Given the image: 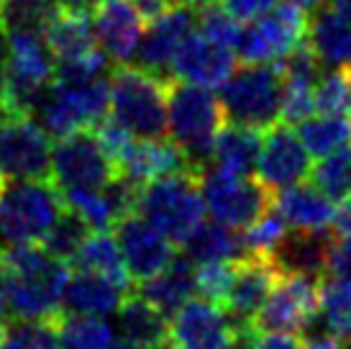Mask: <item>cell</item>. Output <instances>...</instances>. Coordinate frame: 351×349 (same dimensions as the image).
Masks as SVG:
<instances>
[{"label":"cell","mask_w":351,"mask_h":349,"mask_svg":"<svg viewBox=\"0 0 351 349\" xmlns=\"http://www.w3.org/2000/svg\"><path fill=\"white\" fill-rule=\"evenodd\" d=\"M110 232L116 236L121 254H123L126 267L134 280H149L175 260V244L169 242L162 232H156L154 226L144 216H138L136 211L118 218Z\"/></svg>","instance_id":"5bb4252c"},{"label":"cell","mask_w":351,"mask_h":349,"mask_svg":"<svg viewBox=\"0 0 351 349\" xmlns=\"http://www.w3.org/2000/svg\"><path fill=\"white\" fill-rule=\"evenodd\" d=\"M195 29L236 52V41L241 34V21H236L231 13H226L218 5V0H205L203 5L195 8Z\"/></svg>","instance_id":"74e56055"},{"label":"cell","mask_w":351,"mask_h":349,"mask_svg":"<svg viewBox=\"0 0 351 349\" xmlns=\"http://www.w3.org/2000/svg\"><path fill=\"white\" fill-rule=\"evenodd\" d=\"M252 349H302V337L293 331H262L252 334Z\"/></svg>","instance_id":"7bdbcfd3"},{"label":"cell","mask_w":351,"mask_h":349,"mask_svg":"<svg viewBox=\"0 0 351 349\" xmlns=\"http://www.w3.org/2000/svg\"><path fill=\"white\" fill-rule=\"evenodd\" d=\"M116 321L123 339L134 341L141 349H154L167 341V316L138 293L128 291L123 295V301L116 308Z\"/></svg>","instance_id":"4316f807"},{"label":"cell","mask_w":351,"mask_h":349,"mask_svg":"<svg viewBox=\"0 0 351 349\" xmlns=\"http://www.w3.org/2000/svg\"><path fill=\"white\" fill-rule=\"evenodd\" d=\"M343 344L333 334H318L311 341H302V349H341Z\"/></svg>","instance_id":"bcb514c9"},{"label":"cell","mask_w":351,"mask_h":349,"mask_svg":"<svg viewBox=\"0 0 351 349\" xmlns=\"http://www.w3.org/2000/svg\"><path fill=\"white\" fill-rule=\"evenodd\" d=\"M241 334L223 306L208 298H187L172 313L167 337L177 349H223Z\"/></svg>","instance_id":"4fadbf2b"},{"label":"cell","mask_w":351,"mask_h":349,"mask_svg":"<svg viewBox=\"0 0 351 349\" xmlns=\"http://www.w3.org/2000/svg\"><path fill=\"white\" fill-rule=\"evenodd\" d=\"M54 10V0H0V36L10 31H41Z\"/></svg>","instance_id":"e575fe53"},{"label":"cell","mask_w":351,"mask_h":349,"mask_svg":"<svg viewBox=\"0 0 351 349\" xmlns=\"http://www.w3.org/2000/svg\"><path fill=\"white\" fill-rule=\"evenodd\" d=\"M349 69V87H351V67H346ZM349 116H351V98H349Z\"/></svg>","instance_id":"11a10c76"},{"label":"cell","mask_w":351,"mask_h":349,"mask_svg":"<svg viewBox=\"0 0 351 349\" xmlns=\"http://www.w3.org/2000/svg\"><path fill=\"white\" fill-rule=\"evenodd\" d=\"M200 190L210 216L236 232H244L274 208V190L259 177L226 172L213 165L200 167Z\"/></svg>","instance_id":"52a82bcc"},{"label":"cell","mask_w":351,"mask_h":349,"mask_svg":"<svg viewBox=\"0 0 351 349\" xmlns=\"http://www.w3.org/2000/svg\"><path fill=\"white\" fill-rule=\"evenodd\" d=\"M134 10L138 13V19L144 21V26H147L149 21H154L156 16H162L167 8H169V3L167 0H128Z\"/></svg>","instance_id":"f6af8a7d"},{"label":"cell","mask_w":351,"mask_h":349,"mask_svg":"<svg viewBox=\"0 0 351 349\" xmlns=\"http://www.w3.org/2000/svg\"><path fill=\"white\" fill-rule=\"evenodd\" d=\"M326 275L351 278V236H339V234H336L331 254H328V267H326Z\"/></svg>","instance_id":"b9f144b4"},{"label":"cell","mask_w":351,"mask_h":349,"mask_svg":"<svg viewBox=\"0 0 351 349\" xmlns=\"http://www.w3.org/2000/svg\"><path fill=\"white\" fill-rule=\"evenodd\" d=\"M0 188H3V180H0Z\"/></svg>","instance_id":"6f0895ef"},{"label":"cell","mask_w":351,"mask_h":349,"mask_svg":"<svg viewBox=\"0 0 351 349\" xmlns=\"http://www.w3.org/2000/svg\"><path fill=\"white\" fill-rule=\"evenodd\" d=\"M51 139L34 116L0 113V180L49 177Z\"/></svg>","instance_id":"8fae6325"},{"label":"cell","mask_w":351,"mask_h":349,"mask_svg":"<svg viewBox=\"0 0 351 349\" xmlns=\"http://www.w3.org/2000/svg\"><path fill=\"white\" fill-rule=\"evenodd\" d=\"M313 98L318 113H349V69L331 67L328 72H321L315 80Z\"/></svg>","instance_id":"8d00e7d4"},{"label":"cell","mask_w":351,"mask_h":349,"mask_svg":"<svg viewBox=\"0 0 351 349\" xmlns=\"http://www.w3.org/2000/svg\"><path fill=\"white\" fill-rule=\"evenodd\" d=\"M223 349H252V331H241L231 344H226Z\"/></svg>","instance_id":"681fc988"},{"label":"cell","mask_w":351,"mask_h":349,"mask_svg":"<svg viewBox=\"0 0 351 349\" xmlns=\"http://www.w3.org/2000/svg\"><path fill=\"white\" fill-rule=\"evenodd\" d=\"M62 211L64 195L51 180H8L0 188V239L41 244Z\"/></svg>","instance_id":"5b68a950"},{"label":"cell","mask_w":351,"mask_h":349,"mask_svg":"<svg viewBox=\"0 0 351 349\" xmlns=\"http://www.w3.org/2000/svg\"><path fill=\"white\" fill-rule=\"evenodd\" d=\"M108 103H110L108 78H95L80 85L51 82L41 98L36 113L44 131L54 139H62L72 131L93 128L95 124H100L108 116Z\"/></svg>","instance_id":"ba28073f"},{"label":"cell","mask_w":351,"mask_h":349,"mask_svg":"<svg viewBox=\"0 0 351 349\" xmlns=\"http://www.w3.org/2000/svg\"><path fill=\"white\" fill-rule=\"evenodd\" d=\"M234 262L236 260H215L195 264L193 278H195V293H200V298L223 306L234 280Z\"/></svg>","instance_id":"f35d334b"},{"label":"cell","mask_w":351,"mask_h":349,"mask_svg":"<svg viewBox=\"0 0 351 349\" xmlns=\"http://www.w3.org/2000/svg\"><path fill=\"white\" fill-rule=\"evenodd\" d=\"M302 146L311 157H323L351 144V116L349 113H321L308 116L295 124Z\"/></svg>","instance_id":"4dcf8cb0"},{"label":"cell","mask_w":351,"mask_h":349,"mask_svg":"<svg viewBox=\"0 0 351 349\" xmlns=\"http://www.w3.org/2000/svg\"><path fill=\"white\" fill-rule=\"evenodd\" d=\"M336 234L331 229H290L274 247V262L285 272H305L323 278Z\"/></svg>","instance_id":"ffe728a7"},{"label":"cell","mask_w":351,"mask_h":349,"mask_svg":"<svg viewBox=\"0 0 351 349\" xmlns=\"http://www.w3.org/2000/svg\"><path fill=\"white\" fill-rule=\"evenodd\" d=\"M59 349H108L113 329L98 316H72L62 313L57 319Z\"/></svg>","instance_id":"d6a6232c"},{"label":"cell","mask_w":351,"mask_h":349,"mask_svg":"<svg viewBox=\"0 0 351 349\" xmlns=\"http://www.w3.org/2000/svg\"><path fill=\"white\" fill-rule=\"evenodd\" d=\"M287 3H293L298 8H302L305 13H313L315 8H321L323 3H328V0H287Z\"/></svg>","instance_id":"f907efd6"},{"label":"cell","mask_w":351,"mask_h":349,"mask_svg":"<svg viewBox=\"0 0 351 349\" xmlns=\"http://www.w3.org/2000/svg\"><path fill=\"white\" fill-rule=\"evenodd\" d=\"M274 208L290 229H328L336 211L331 198H326L313 183H295L274 190Z\"/></svg>","instance_id":"d4e9b609"},{"label":"cell","mask_w":351,"mask_h":349,"mask_svg":"<svg viewBox=\"0 0 351 349\" xmlns=\"http://www.w3.org/2000/svg\"><path fill=\"white\" fill-rule=\"evenodd\" d=\"M244 232L246 234H241V239H244L246 254H272L277 242L287 232V223L282 221V216L277 214V208H272L262 218H256L252 226H246Z\"/></svg>","instance_id":"ab89813d"},{"label":"cell","mask_w":351,"mask_h":349,"mask_svg":"<svg viewBox=\"0 0 351 349\" xmlns=\"http://www.w3.org/2000/svg\"><path fill=\"white\" fill-rule=\"evenodd\" d=\"M259 146H262V131L259 128L226 121L218 136H215L208 165L234 174H249L256 167Z\"/></svg>","instance_id":"f1b7e54d"},{"label":"cell","mask_w":351,"mask_h":349,"mask_svg":"<svg viewBox=\"0 0 351 349\" xmlns=\"http://www.w3.org/2000/svg\"><path fill=\"white\" fill-rule=\"evenodd\" d=\"M280 0H218V5L231 13L236 21H254L256 16L274 8Z\"/></svg>","instance_id":"60d3db41"},{"label":"cell","mask_w":351,"mask_h":349,"mask_svg":"<svg viewBox=\"0 0 351 349\" xmlns=\"http://www.w3.org/2000/svg\"><path fill=\"white\" fill-rule=\"evenodd\" d=\"M136 214L144 216L175 247H182L208 214L200 190V170L185 167L141 185Z\"/></svg>","instance_id":"7a4b0ae2"},{"label":"cell","mask_w":351,"mask_h":349,"mask_svg":"<svg viewBox=\"0 0 351 349\" xmlns=\"http://www.w3.org/2000/svg\"><path fill=\"white\" fill-rule=\"evenodd\" d=\"M182 254L193 264L215 260H239L244 257V239L236 229H228L223 223H200L195 232L182 244Z\"/></svg>","instance_id":"f546056e"},{"label":"cell","mask_w":351,"mask_h":349,"mask_svg":"<svg viewBox=\"0 0 351 349\" xmlns=\"http://www.w3.org/2000/svg\"><path fill=\"white\" fill-rule=\"evenodd\" d=\"M41 34H44V41H47V47L57 62L82 57L93 49H100L95 41L90 13L57 8L41 26Z\"/></svg>","instance_id":"484cf974"},{"label":"cell","mask_w":351,"mask_h":349,"mask_svg":"<svg viewBox=\"0 0 351 349\" xmlns=\"http://www.w3.org/2000/svg\"><path fill=\"white\" fill-rule=\"evenodd\" d=\"M167 85L169 78H159L134 62L113 65L108 116L134 139H162L167 136Z\"/></svg>","instance_id":"277c9868"},{"label":"cell","mask_w":351,"mask_h":349,"mask_svg":"<svg viewBox=\"0 0 351 349\" xmlns=\"http://www.w3.org/2000/svg\"><path fill=\"white\" fill-rule=\"evenodd\" d=\"M128 291L113 285L110 280L93 275V272H69V280L62 293V313L72 316H113L118 303Z\"/></svg>","instance_id":"603a6c76"},{"label":"cell","mask_w":351,"mask_h":349,"mask_svg":"<svg viewBox=\"0 0 351 349\" xmlns=\"http://www.w3.org/2000/svg\"><path fill=\"white\" fill-rule=\"evenodd\" d=\"M333 234L351 236V193L343 195L339 208L333 211Z\"/></svg>","instance_id":"ee69618b"},{"label":"cell","mask_w":351,"mask_h":349,"mask_svg":"<svg viewBox=\"0 0 351 349\" xmlns=\"http://www.w3.org/2000/svg\"><path fill=\"white\" fill-rule=\"evenodd\" d=\"M93 31L100 52L110 65L134 62L136 47L144 34V21L128 0H100L93 10Z\"/></svg>","instance_id":"d6986e66"},{"label":"cell","mask_w":351,"mask_h":349,"mask_svg":"<svg viewBox=\"0 0 351 349\" xmlns=\"http://www.w3.org/2000/svg\"><path fill=\"white\" fill-rule=\"evenodd\" d=\"M236 69V52L221 41H213L200 31H193L172 62V78L200 87H221Z\"/></svg>","instance_id":"ac0fdd59"},{"label":"cell","mask_w":351,"mask_h":349,"mask_svg":"<svg viewBox=\"0 0 351 349\" xmlns=\"http://www.w3.org/2000/svg\"><path fill=\"white\" fill-rule=\"evenodd\" d=\"M57 3V8H64V10H77V13H93V10L98 8L100 0H54Z\"/></svg>","instance_id":"7dc6e473"},{"label":"cell","mask_w":351,"mask_h":349,"mask_svg":"<svg viewBox=\"0 0 351 349\" xmlns=\"http://www.w3.org/2000/svg\"><path fill=\"white\" fill-rule=\"evenodd\" d=\"M321 278L305 272H280L272 291L267 293L262 306L256 308L249 331H293L300 334L318 316Z\"/></svg>","instance_id":"9c48e42d"},{"label":"cell","mask_w":351,"mask_h":349,"mask_svg":"<svg viewBox=\"0 0 351 349\" xmlns=\"http://www.w3.org/2000/svg\"><path fill=\"white\" fill-rule=\"evenodd\" d=\"M49 174L59 190L75 188H103L118 174L110 157L103 152L93 128H80L57 139L51 149Z\"/></svg>","instance_id":"7c38bea8"},{"label":"cell","mask_w":351,"mask_h":349,"mask_svg":"<svg viewBox=\"0 0 351 349\" xmlns=\"http://www.w3.org/2000/svg\"><path fill=\"white\" fill-rule=\"evenodd\" d=\"M69 264L80 272L100 275V278H106L123 291L134 288V278L128 272L126 260H123L121 247H118L110 229H90L88 236L77 247V252L72 254Z\"/></svg>","instance_id":"cb8c5ba5"},{"label":"cell","mask_w":351,"mask_h":349,"mask_svg":"<svg viewBox=\"0 0 351 349\" xmlns=\"http://www.w3.org/2000/svg\"><path fill=\"white\" fill-rule=\"evenodd\" d=\"M221 106L226 121L244 124L252 128H269L280 121V100H282V69L280 62H244L236 65L221 85Z\"/></svg>","instance_id":"8992f818"},{"label":"cell","mask_w":351,"mask_h":349,"mask_svg":"<svg viewBox=\"0 0 351 349\" xmlns=\"http://www.w3.org/2000/svg\"><path fill=\"white\" fill-rule=\"evenodd\" d=\"M308 34V13L293 3H277L267 13L249 21L236 41V57L241 62H282L300 47Z\"/></svg>","instance_id":"30bf717a"},{"label":"cell","mask_w":351,"mask_h":349,"mask_svg":"<svg viewBox=\"0 0 351 349\" xmlns=\"http://www.w3.org/2000/svg\"><path fill=\"white\" fill-rule=\"evenodd\" d=\"M193 167L185 159V155L177 149V144L172 139H136L131 149H128L123 159L118 162V174L128 177L131 183L147 185L162 174L177 172V170H185Z\"/></svg>","instance_id":"7402d4cb"},{"label":"cell","mask_w":351,"mask_h":349,"mask_svg":"<svg viewBox=\"0 0 351 349\" xmlns=\"http://www.w3.org/2000/svg\"><path fill=\"white\" fill-rule=\"evenodd\" d=\"M318 313L328 334H333L341 344H351V278L323 275Z\"/></svg>","instance_id":"1f68e13d"},{"label":"cell","mask_w":351,"mask_h":349,"mask_svg":"<svg viewBox=\"0 0 351 349\" xmlns=\"http://www.w3.org/2000/svg\"><path fill=\"white\" fill-rule=\"evenodd\" d=\"M223 124V106L210 87L190 85V82L169 78L167 134L195 170L210 162L213 142Z\"/></svg>","instance_id":"3957f363"},{"label":"cell","mask_w":351,"mask_h":349,"mask_svg":"<svg viewBox=\"0 0 351 349\" xmlns=\"http://www.w3.org/2000/svg\"><path fill=\"white\" fill-rule=\"evenodd\" d=\"M88 232H90L88 223L82 221L72 208L64 205V211L59 214V218L54 221L49 234L44 236L41 247H44L49 254H54L57 260L69 262L72 260V254L77 252V247L82 244V239L88 236Z\"/></svg>","instance_id":"d590c367"},{"label":"cell","mask_w":351,"mask_h":349,"mask_svg":"<svg viewBox=\"0 0 351 349\" xmlns=\"http://www.w3.org/2000/svg\"><path fill=\"white\" fill-rule=\"evenodd\" d=\"M108 349H141V347H136L134 341H128V339H113L108 344Z\"/></svg>","instance_id":"816d5d0a"},{"label":"cell","mask_w":351,"mask_h":349,"mask_svg":"<svg viewBox=\"0 0 351 349\" xmlns=\"http://www.w3.org/2000/svg\"><path fill=\"white\" fill-rule=\"evenodd\" d=\"M169 5H187V8H197V5H203L205 0H167Z\"/></svg>","instance_id":"f5cc1de1"},{"label":"cell","mask_w":351,"mask_h":349,"mask_svg":"<svg viewBox=\"0 0 351 349\" xmlns=\"http://www.w3.org/2000/svg\"><path fill=\"white\" fill-rule=\"evenodd\" d=\"M3 326H5V324H0V337H3Z\"/></svg>","instance_id":"9f6ffc18"},{"label":"cell","mask_w":351,"mask_h":349,"mask_svg":"<svg viewBox=\"0 0 351 349\" xmlns=\"http://www.w3.org/2000/svg\"><path fill=\"white\" fill-rule=\"evenodd\" d=\"M311 155L302 146L295 126L277 121L262 131L256 170H259V180L269 185L272 190L302 183L311 172Z\"/></svg>","instance_id":"2e32d148"},{"label":"cell","mask_w":351,"mask_h":349,"mask_svg":"<svg viewBox=\"0 0 351 349\" xmlns=\"http://www.w3.org/2000/svg\"><path fill=\"white\" fill-rule=\"evenodd\" d=\"M193 31H195V8L169 5L162 16H156L144 26L141 41L134 54L136 57L134 65L154 72L159 78H172V62H175L182 41Z\"/></svg>","instance_id":"9a60e30c"},{"label":"cell","mask_w":351,"mask_h":349,"mask_svg":"<svg viewBox=\"0 0 351 349\" xmlns=\"http://www.w3.org/2000/svg\"><path fill=\"white\" fill-rule=\"evenodd\" d=\"M57 319H8L3 326L0 349H59Z\"/></svg>","instance_id":"836d02e7"},{"label":"cell","mask_w":351,"mask_h":349,"mask_svg":"<svg viewBox=\"0 0 351 349\" xmlns=\"http://www.w3.org/2000/svg\"><path fill=\"white\" fill-rule=\"evenodd\" d=\"M305 44L326 67H351V19L323 3L308 19Z\"/></svg>","instance_id":"44dd1931"},{"label":"cell","mask_w":351,"mask_h":349,"mask_svg":"<svg viewBox=\"0 0 351 349\" xmlns=\"http://www.w3.org/2000/svg\"><path fill=\"white\" fill-rule=\"evenodd\" d=\"M280 264L272 254H244L234 262V280L223 301L226 313L241 331H249L256 308L280 278Z\"/></svg>","instance_id":"e0dca14e"},{"label":"cell","mask_w":351,"mask_h":349,"mask_svg":"<svg viewBox=\"0 0 351 349\" xmlns=\"http://www.w3.org/2000/svg\"><path fill=\"white\" fill-rule=\"evenodd\" d=\"M8 319L44 321L62 316V293L69 262L57 260L41 244H10L3 249Z\"/></svg>","instance_id":"6da1fadb"},{"label":"cell","mask_w":351,"mask_h":349,"mask_svg":"<svg viewBox=\"0 0 351 349\" xmlns=\"http://www.w3.org/2000/svg\"><path fill=\"white\" fill-rule=\"evenodd\" d=\"M8 321V308H5V264H3V252H0V324Z\"/></svg>","instance_id":"c3c4849f"},{"label":"cell","mask_w":351,"mask_h":349,"mask_svg":"<svg viewBox=\"0 0 351 349\" xmlns=\"http://www.w3.org/2000/svg\"><path fill=\"white\" fill-rule=\"evenodd\" d=\"M193 272H195V264L187 260L182 252H177L175 260L169 262L159 275L149 278V280H141L138 295H144L149 303H154L165 316H172L195 293Z\"/></svg>","instance_id":"83f0119b"},{"label":"cell","mask_w":351,"mask_h":349,"mask_svg":"<svg viewBox=\"0 0 351 349\" xmlns=\"http://www.w3.org/2000/svg\"><path fill=\"white\" fill-rule=\"evenodd\" d=\"M154 349H177V347L172 344V341H162V344H159V347H154Z\"/></svg>","instance_id":"db71d44e"}]
</instances>
